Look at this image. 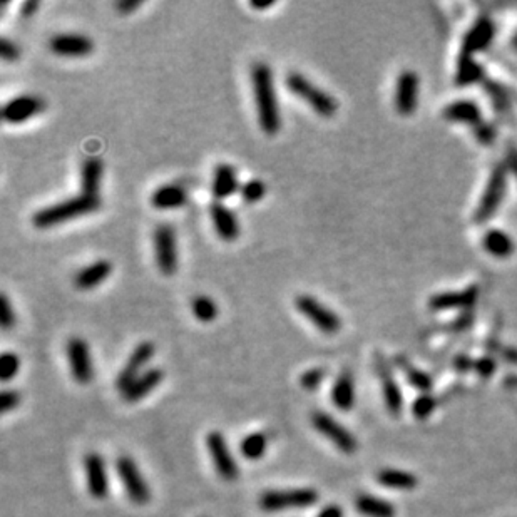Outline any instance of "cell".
<instances>
[{"mask_svg":"<svg viewBox=\"0 0 517 517\" xmlns=\"http://www.w3.org/2000/svg\"><path fill=\"white\" fill-rule=\"evenodd\" d=\"M332 400L335 407L340 410L353 409V404H355V383H353V377L348 370L341 371L340 377L333 383Z\"/></svg>","mask_w":517,"mask_h":517,"instance_id":"26","label":"cell"},{"mask_svg":"<svg viewBox=\"0 0 517 517\" xmlns=\"http://www.w3.org/2000/svg\"><path fill=\"white\" fill-rule=\"evenodd\" d=\"M0 55H2L3 61L14 62L19 59L20 50H19V47H17V44H14L10 39L2 37V39H0Z\"/></svg>","mask_w":517,"mask_h":517,"instance_id":"41","label":"cell"},{"mask_svg":"<svg viewBox=\"0 0 517 517\" xmlns=\"http://www.w3.org/2000/svg\"><path fill=\"white\" fill-rule=\"evenodd\" d=\"M251 85H253L256 114H258L260 127L264 134L275 136L280 131L281 118L278 111V101L273 83V71L268 64L255 62L251 66Z\"/></svg>","mask_w":517,"mask_h":517,"instance_id":"1","label":"cell"},{"mask_svg":"<svg viewBox=\"0 0 517 517\" xmlns=\"http://www.w3.org/2000/svg\"><path fill=\"white\" fill-rule=\"evenodd\" d=\"M0 323H2L3 330H8L12 325L15 323V315L14 310L10 309V303H8L7 295H0Z\"/></svg>","mask_w":517,"mask_h":517,"instance_id":"40","label":"cell"},{"mask_svg":"<svg viewBox=\"0 0 517 517\" xmlns=\"http://www.w3.org/2000/svg\"><path fill=\"white\" fill-rule=\"evenodd\" d=\"M506 185H507V169L504 164H497L493 169L490 174L489 183H487L484 194H482L481 203L476 209V215L474 220L477 223H486L487 220L494 216V213L497 211V208L501 206V201L506 194Z\"/></svg>","mask_w":517,"mask_h":517,"instance_id":"7","label":"cell"},{"mask_svg":"<svg viewBox=\"0 0 517 517\" xmlns=\"http://www.w3.org/2000/svg\"><path fill=\"white\" fill-rule=\"evenodd\" d=\"M395 363H397V367L404 371L405 377H407V380L412 383L413 387H417L418 390H424V392L430 390V387H432V380H430L429 375H425L424 371L417 370L416 367L410 365V362L404 357H397Z\"/></svg>","mask_w":517,"mask_h":517,"instance_id":"34","label":"cell"},{"mask_svg":"<svg viewBox=\"0 0 517 517\" xmlns=\"http://www.w3.org/2000/svg\"><path fill=\"white\" fill-rule=\"evenodd\" d=\"M444 116H446L448 121L472 124L474 127H476L479 122H482L481 109H479V106L474 101L452 102V104H448L447 108L444 109Z\"/></svg>","mask_w":517,"mask_h":517,"instance_id":"27","label":"cell"},{"mask_svg":"<svg viewBox=\"0 0 517 517\" xmlns=\"http://www.w3.org/2000/svg\"><path fill=\"white\" fill-rule=\"evenodd\" d=\"M495 27L493 20H490L489 17H481V19H477V22L472 25L471 31L465 34L462 52L472 55L474 52H477V50L486 49V47L490 44V41H493Z\"/></svg>","mask_w":517,"mask_h":517,"instance_id":"21","label":"cell"},{"mask_svg":"<svg viewBox=\"0 0 517 517\" xmlns=\"http://www.w3.org/2000/svg\"><path fill=\"white\" fill-rule=\"evenodd\" d=\"M311 424L320 434L325 435L330 442L335 444L345 454H353L357 451L358 444L357 439L345 429L344 425H340L335 418H332L328 413L325 412H315L311 416Z\"/></svg>","mask_w":517,"mask_h":517,"instance_id":"8","label":"cell"},{"mask_svg":"<svg viewBox=\"0 0 517 517\" xmlns=\"http://www.w3.org/2000/svg\"><path fill=\"white\" fill-rule=\"evenodd\" d=\"M250 6L256 8V10H267V8L275 6V2L273 0H268V2H250Z\"/></svg>","mask_w":517,"mask_h":517,"instance_id":"52","label":"cell"},{"mask_svg":"<svg viewBox=\"0 0 517 517\" xmlns=\"http://www.w3.org/2000/svg\"><path fill=\"white\" fill-rule=\"evenodd\" d=\"M285 83L288 91L295 94L297 97H300L302 101H305L318 116L332 118L337 114L339 102H337L335 97H332L327 91H323L318 85H315L309 78L300 74V72L297 71L288 72Z\"/></svg>","mask_w":517,"mask_h":517,"instance_id":"3","label":"cell"},{"mask_svg":"<svg viewBox=\"0 0 517 517\" xmlns=\"http://www.w3.org/2000/svg\"><path fill=\"white\" fill-rule=\"evenodd\" d=\"M45 109V101L36 94H22L6 102L2 108V119L8 124H22L36 118Z\"/></svg>","mask_w":517,"mask_h":517,"instance_id":"10","label":"cell"},{"mask_svg":"<svg viewBox=\"0 0 517 517\" xmlns=\"http://www.w3.org/2000/svg\"><path fill=\"white\" fill-rule=\"evenodd\" d=\"M102 178V161L99 157H87L80 166V194L99 196V185Z\"/></svg>","mask_w":517,"mask_h":517,"instance_id":"25","label":"cell"},{"mask_svg":"<svg viewBox=\"0 0 517 517\" xmlns=\"http://www.w3.org/2000/svg\"><path fill=\"white\" fill-rule=\"evenodd\" d=\"M318 501V493L310 487L286 490H267L260 497V507L267 512H278L290 507H310Z\"/></svg>","mask_w":517,"mask_h":517,"instance_id":"4","label":"cell"},{"mask_svg":"<svg viewBox=\"0 0 517 517\" xmlns=\"http://www.w3.org/2000/svg\"><path fill=\"white\" fill-rule=\"evenodd\" d=\"M239 193H241V198L245 203L255 204L263 198L264 193H267V186H264L263 181H260V179H250V181H246L245 185L241 186Z\"/></svg>","mask_w":517,"mask_h":517,"instance_id":"35","label":"cell"},{"mask_svg":"<svg viewBox=\"0 0 517 517\" xmlns=\"http://www.w3.org/2000/svg\"><path fill=\"white\" fill-rule=\"evenodd\" d=\"M472 320H474V315L471 313V311L469 310L464 311L460 317H457V320H454V323H452V330H457V332L465 330V328L471 327Z\"/></svg>","mask_w":517,"mask_h":517,"instance_id":"46","label":"cell"},{"mask_svg":"<svg viewBox=\"0 0 517 517\" xmlns=\"http://www.w3.org/2000/svg\"><path fill=\"white\" fill-rule=\"evenodd\" d=\"M487 92H489L490 99H493L494 106L499 111H507L509 109V94L506 92V89H502L501 85L495 83H487Z\"/></svg>","mask_w":517,"mask_h":517,"instance_id":"38","label":"cell"},{"mask_svg":"<svg viewBox=\"0 0 517 517\" xmlns=\"http://www.w3.org/2000/svg\"><path fill=\"white\" fill-rule=\"evenodd\" d=\"M474 134H476L477 141H481L482 144H490L495 139V129L493 124L489 122H479L476 127H474Z\"/></svg>","mask_w":517,"mask_h":517,"instance_id":"42","label":"cell"},{"mask_svg":"<svg viewBox=\"0 0 517 517\" xmlns=\"http://www.w3.org/2000/svg\"><path fill=\"white\" fill-rule=\"evenodd\" d=\"M238 190H241V187L238 185L236 169L228 162L216 164L211 178V194L215 196V199L221 203L223 199H228L229 196H233Z\"/></svg>","mask_w":517,"mask_h":517,"instance_id":"19","label":"cell"},{"mask_svg":"<svg viewBox=\"0 0 517 517\" xmlns=\"http://www.w3.org/2000/svg\"><path fill=\"white\" fill-rule=\"evenodd\" d=\"M206 446L218 474L225 481H234L238 477V465L234 462L228 446H226L223 435L220 432H209L206 437Z\"/></svg>","mask_w":517,"mask_h":517,"instance_id":"12","label":"cell"},{"mask_svg":"<svg viewBox=\"0 0 517 517\" xmlns=\"http://www.w3.org/2000/svg\"><path fill=\"white\" fill-rule=\"evenodd\" d=\"M49 49L61 57H85L94 50V42L84 34H57L50 37Z\"/></svg>","mask_w":517,"mask_h":517,"instance_id":"13","label":"cell"},{"mask_svg":"<svg viewBox=\"0 0 517 517\" xmlns=\"http://www.w3.org/2000/svg\"><path fill=\"white\" fill-rule=\"evenodd\" d=\"M484 78V71L474 61L471 54H460L459 67H457V84L471 85Z\"/></svg>","mask_w":517,"mask_h":517,"instance_id":"31","label":"cell"},{"mask_svg":"<svg viewBox=\"0 0 517 517\" xmlns=\"http://www.w3.org/2000/svg\"><path fill=\"white\" fill-rule=\"evenodd\" d=\"M325 375H327V370L325 369H310L303 371L300 377V385L305 390H317L320 383L325 380Z\"/></svg>","mask_w":517,"mask_h":517,"instance_id":"39","label":"cell"},{"mask_svg":"<svg viewBox=\"0 0 517 517\" xmlns=\"http://www.w3.org/2000/svg\"><path fill=\"white\" fill-rule=\"evenodd\" d=\"M153 357H155V345H153L151 341H141L138 347L132 350L131 357L127 358L124 369L119 371L116 380V387L121 392L126 390V388L141 375L139 370L143 369Z\"/></svg>","mask_w":517,"mask_h":517,"instance_id":"14","label":"cell"},{"mask_svg":"<svg viewBox=\"0 0 517 517\" xmlns=\"http://www.w3.org/2000/svg\"><path fill=\"white\" fill-rule=\"evenodd\" d=\"M509 383H512V385L517 387V378H509Z\"/></svg>","mask_w":517,"mask_h":517,"instance_id":"53","label":"cell"},{"mask_svg":"<svg viewBox=\"0 0 517 517\" xmlns=\"http://www.w3.org/2000/svg\"><path fill=\"white\" fill-rule=\"evenodd\" d=\"M164 378V371L160 369H149L144 374H141L134 382L131 383L126 390L122 392V397L126 402H138L143 397H146L153 388H156Z\"/></svg>","mask_w":517,"mask_h":517,"instance_id":"24","label":"cell"},{"mask_svg":"<svg viewBox=\"0 0 517 517\" xmlns=\"http://www.w3.org/2000/svg\"><path fill=\"white\" fill-rule=\"evenodd\" d=\"M116 469L118 476L121 477L124 487H126V493L129 495V499L134 504H146L151 497L149 493V487L144 482L143 476L138 471V465L131 457H119L116 460Z\"/></svg>","mask_w":517,"mask_h":517,"instance_id":"9","label":"cell"},{"mask_svg":"<svg viewBox=\"0 0 517 517\" xmlns=\"http://www.w3.org/2000/svg\"><path fill=\"white\" fill-rule=\"evenodd\" d=\"M187 191L181 185H162L156 187L151 194L153 208L168 211V209H178L187 204Z\"/></svg>","mask_w":517,"mask_h":517,"instance_id":"22","label":"cell"},{"mask_svg":"<svg viewBox=\"0 0 517 517\" xmlns=\"http://www.w3.org/2000/svg\"><path fill=\"white\" fill-rule=\"evenodd\" d=\"M19 367L20 362L15 353L12 352L3 353L2 358H0V378H2V382H8V380L14 378L17 371H19Z\"/></svg>","mask_w":517,"mask_h":517,"instance_id":"36","label":"cell"},{"mask_svg":"<svg viewBox=\"0 0 517 517\" xmlns=\"http://www.w3.org/2000/svg\"><path fill=\"white\" fill-rule=\"evenodd\" d=\"M355 507L360 514L367 517H395V507L390 502L367 494L358 495Z\"/></svg>","mask_w":517,"mask_h":517,"instance_id":"29","label":"cell"},{"mask_svg":"<svg viewBox=\"0 0 517 517\" xmlns=\"http://www.w3.org/2000/svg\"><path fill=\"white\" fill-rule=\"evenodd\" d=\"M375 367H377L380 383H382V394H383V399H385L387 410L392 413V416H399L402 407H404V395H402L394 375H392L390 367H388L385 358L380 355H377Z\"/></svg>","mask_w":517,"mask_h":517,"instance_id":"16","label":"cell"},{"mask_svg":"<svg viewBox=\"0 0 517 517\" xmlns=\"http://www.w3.org/2000/svg\"><path fill=\"white\" fill-rule=\"evenodd\" d=\"M484 248L495 258H507L514 251V241L507 233L501 229H490L484 234Z\"/></svg>","mask_w":517,"mask_h":517,"instance_id":"28","label":"cell"},{"mask_svg":"<svg viewBox=\"0 0 517 517\" xmlns=\"http://www.w3.org/2000/svg\"><path fill=\"white\" fill-rule=\"evenodd\" d=\"M41 7V3L37 2V0H27V2H24L22 6H20V17L22 19H31V17L36 14L37 8Z\"/></svg>","mask_w":517,"mask_h":517,"instance_id":"47","label":"cell"},{"mask_svg":"<svg viewBox=\"0 0 517 517\" xmlns=\"http://www.w3.org/2000/svg\"><path fill=\"white\" fill-rule=\"evenodd\" d=\"M101 208L99 196H85L79 194L74 198L64 199L61 203L50 204V206L42 208L39 211L34 213L32 225L39 229L52 228V226L62 225L66 221H72L76 218L91 215Z\"/></svg>","mask_w":517,"mask_h":517,"instance_id":"2","label":"cell"},{"mask_svg":"<svg viewBox=\"0 0 517 517\" xmlns=\"http://www.w3.org/2000/svg\"><path fill=\"white\" fill-rule=\"evenodd\" d=\"M507 166H509L517 179V149L514 146L507 148Z\"/></svg>","mask_w":517,"mask_h":517,"instance_id":"50","label":"cell"},{"mask_svg":"<svg viewBox=\"0 0 517 517\" xmlns=\"http://www.w3.org/2000/svg\"><path fill=\"white\" fill-rule=\"evenodd\" d=\"M377 481L383 487L388 489H397V490H410L416 489L418 481L416 476L412 474L404 472V471H394V469H383L377 474Z\"/></svg>","mask_w":517,"mask_h":517,"instance_id":"30","label":"cell"},{"mask_svg":"<svg viewBox=\"0 0 517 517\" xmlns=\"http://www.w3.org/2000/svg\"><path fill=\"white\" fill-rule=\"evenodd\" d=\"M155 241V260L157 270L162 275L171 276L178 270V245H176V232L169 223H161L155 228L153 233Z\"/></svg>","mask_w":517,"mask_h":517,"instance_id":"6","label":"cell"},{"mask_svg":"<svg viewBox=\"0 0 517 517\" xmlns=\"http://www.w3.org/2000/svg\"><path fill=\"white\" fill-rule=\"evenodd\" d=\"M209 216H211L213 226H215V232L223 241H234L239 236V223L238 218L234 215L232 208H228L226 204L215 201L209 206Z\"/></svg>","mask_w":517,"mask_h":517,"instance_id":"17","label":"cell"},{"mask_svg":"<svg viewBox=\"0 0 517 517\" xmlns=\"http://www.w3.org/2000/svg\"><path fill=\"white\" fill-rule=\"evenodd\" d=\"M295 309L300 311L311 325H315L320 332L333 335V333H337L341 328L339 315L335 311H332L328 306H325L317 298L311 297V295H298L295 298Z\"/></svg>","mask_w":517,"mask_h":517,"instance_id":"5","label":"cell"},{"mask_svg":"<svg viewBox=\"0 0 517 517\" xmlns=\"http://www.w3.org/2000/svg\"><path fill=\"white\" fill-rule=\"evenodd\" d=\"M418 102V78L416 72L404 71L397 79L395 108L400 114L409 116L417 109Z\"/></svg>","mask_w":517,"mask_h":517,"instance_id":"15","label":"cell"},{"mask_svg":"<svg viewBox=\"0 0 517 517\" xmlns=\"http://www.w3.org/2000/svg\"><path fill=\"white\" fill-rule=\"evenodd\" d=\"M495 369H497V363H495L494 358H490V357L479 358L477 362H474V370H476L477 374L484 378H489L490 375L495 371Z\"/></svg>","mask_w":517,"mask_h":517,"instance_id":"43","label":"cell"},{"mask_svg":"<svg viewBox=\"0 0 517 517\" xmlns=\"http://www.w3.org/2000/svg\"><path fill=\"white\" fill-rule=\"evenodd\" d=\"M454 367H455V369L459 370V371H467L469 369H474V363H472V360H471V358H469V357H465V355H459V357L455 358Z\"/></svg>","mask_w":517,"mask_h":517,"instance_id":"49","label":"cell"},{"mask_svg":"<svg viewBox=\"0 0 517 517\" xmlns=\"http://www.w3.org/2000/svg\"><path fill=\"white\" fill-rule=\"evenodd\" d=\"M514 47H516V49H517V36L514 37Z\"/></svg>","mask_w":517,"mask_h":517,"instance_id":"54","label":"cell"},{"mask_svg":"<svg viewBox=\"0 0 517 517\" xmlns=\"http://www.w3.org/2000/svg\"><path fill=\"white\" fill-rule=\"evenodd\" d=\"M111 271H113V264L108 260H97L87 267L83 268L76 273L74 285L79 290H92L99 286L102 281L108 280Z\"/></svg>","mask_w":517,"mask_h":517,"instance_id":"23","label":"cell"},{"mask_svg":"<svg viewBox=\"0 0 517 517\" xmlns=\"http://www.w3.org/2000/svg\"><path fill=\"white\" fill-rule=\"evenodd\" d=\"M501 355L511 363H517V350L514 348H502Z\"/></svg>","mask_w":517,"mask_h":517,"instance_id":"51","label":"cell"},{"mask_svg":"<svg viewBox=\"0 0 517 517\" xmlns=\"http://www.w3.org/2000/svg\"><path fill=\"white\" fill-rule=\"evenodd\" d=\"M435 405H437V402H435L434 397L429 395V394H424V395L418 397L416 402H413L412 412H413V416L418 418V420H425V418H429L430 416H432V412L435 410Z\"/></svg>","mask_w":517,"mask_h":517,"instance_id":"37","label":"cell"},{"mask_svg":"<svg viewBox=\"0 0 517 517\" xmlns=\"http://www.w3.org/2000/svg\"><path fill=\"white\" fill-rule=\"evenodd\" d=\"M317 517H344V511H341V507L337 506V504H330V506L323 507V509L318 512Z\"/></svg>","mask_w":517,"mask_h":517,"instance_id":"48","label":"cell"},{"mask_svg":"<svg viewBox=\"0 0 517 517\" xmlns=\"http://www.w3.org/2000/svg\"><path fill=\"white\" fill-rule=\"evenodd\" d=\"M479 297L477 286H469V288L460 290V292H448L434 295L429 300L430 309L434 311L442 310H455V309H471Z\"/></svg>","mask_w":517,"mask_h":517,"instance_id":"20","label":"cell"},{"mask_svg":"<svg viewBox=\"0 0 517 517\" xmlns=\"http://www.w3.org/2000/svg\"><path fill=\"white\" fill-rule=\"evenodd\" d=\"M85 476H87V489L91 497L106 499L109 493V482L106 476L104 460L99 454H87L84 460Z\"/></svg>","mask_w":517,"mask_h":517,"instance_id":"18","label":"cell"},{"mask_svg":"<svg viewBox=\"0 0 517 517\" xmlns=\"http://www.w3.org/2000/svg\"><path fill=\"white\" fill-rule=\"evenodd\" d=\"M267 446H268L267 435L255 432V434L246 435V437L243 439L241 446H239V451H241V454L245 459L258 460L263 457L264 451H267Z\"/></svg>","mask_w":517,"mask_h":517,"instance_id":"33","label":"cell"},{"mask_svg":"<svg viewBox=\"0 0 517 517\" xmlns=\"http://www.w3.org/2000/svg\"><path fill=\"white\" fill-rule=\"evenodd\" d=\"M141 6H143V2H141V0H119V2H116V6H114V7H116V10L121 15H129L134 10H138Z\"/></svg>","mask_w":517,"mask_h":517,"instance_id":"45","label":"cell"},{"mask_svg":"<svg viewBox=\"0 0 517 517\" xmlns=\"http://www.w3.org/2000/svg\"><path fill=\"white\" fill-rule=\"evenodd\" d=\"M19 402H20L19 392L3 390L2 397H0V410H2V413L10 412V410H14L17 405H19Z\"/></svg>","mask_w":517,"mask_h":517,"instance_id":"44","label":"cell"},{"mask_svg":"<svg viewBox=\"0 0 517 517\" xmlns=\"http://www.w3.org/2000/svg\"><path fill=\"white\" fill-rule=\"evenodd\" d=\"M191 311L201 323H211L218 317V305L208 295H196L191 300Z\"/></svg>","mask_w":517,"mask_h":517,"instance_id":"32","label":"cell"},{"mask_svg":"<svg viewBox=\"0 0 517 517\" xmlns=\"http://www.w3.org/2000/svg\"><path fill=\"white\" fill-rule=\"evenodd\" d=\"M67 358H69V367L72 377L78 383H89L94 377L91 355H89V347L85 340L79 337H72L66 345Z\"/></svg>","mask_w":517,"mask_h":517,"instance_id":"11","label":"cell"}]
</instances>
